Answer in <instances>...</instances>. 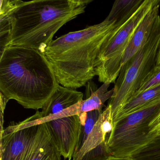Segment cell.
Returning <instances> with one entry per match:
<instances>
[{"label":"cell","instance_id":"9c48e42d","mask_svg":"<svg viewBox=\"0 0 160 160\" xmlns=\"http://www.w3.org/2000/svg\"><path fill=\"white\" fill-rule=\"evenodd\" d=\"M45 123L61 156L65 160H72L81 132L79 115L55 119Z\"/></svg>","mask_w":160,"mask_h":160},{"label":"cell","instance_id":"ffe728a7","mask_svg":"<svg viewBox=\"0 0 160 160\" xmlns=\"http://www.w3.org/2000/svg\"><path fill=\"white\" fill-rule=\"evenodd\" d=\"M103 160H135L132 158H118L110 155L105 158Z\"/></svg>","mask_w":160,"mask_h":160},{"label":"cell","instance_id":"8fae6325","mask_svg":"<svg viewBox=\"0 0 160 160\" xmlns=\"http://www.w3.org/2000/svg\"><path fill=\"white\" fill-rule=\"evenodd\" d=\"M160 0L152 6L138 26L122 58V66L132 58L148 40L159 16Z\"/></svg>","mask_w":160,"mask_h":160},{"label":"cell","instance_id":"7a4b0ae2","mask_svg":"<svg viewBox=\"0 0 160 160\" xmlns=\"http://www.w3.org/2000/svg\"><path fill=\"white\" fill-rule=\"evenodd\" d=\"M59 83L51 64L41 51L9 46L1 53L0 92L24 108L42 109Z\"/></svg>","mask_w":160,"mask_h":160},{"label":"cell","instance_id":"5b68a950","mask_svg":"<svg viewBox=\"0 0 160 160\" xmlns=\"http://www.w3.org/2000/svg\"><path fill=\"white\" fill-rule=\"evenodd\" d=\"M0 133V160L61 159L46 123Z\"/></svg>","mask_w":160,"mask_h":160},{"label":"cell","instance_id":"30bf717a","mask_svg":"<svg viewBox=\"0 0 160 160\" xmlns=\"http://www.w3.org/2000/svg\"><path fill=\"white\" fill-rule=\"evenodd\" d=\"M108 100L107 94L101 89L93 92L90 97L72 106L59 113L41 118L32 116L22 122H11L9 127L12 130H18L37 124H42L55 119L61 118L74 115H79L83 112L94 110H102L104 103Z\"/></svg>","mask_w":160,"mask_h":160},{"label":"cell","instance_id":"6da1fadb","mask_svg":"<svg viewBox=\"0 0 160 160\" xmlns=\"http://www.w3.org/2000/svg\"><path fill=\"white\" fill-rule=\"evenodd\" d=\"M124 24L107 17L99 24L53 40L43 54L59 84L74 89L86 86L96 76L94 64L103 45Z\"/></svg>","mask_w":160,"mask_h":160},{"label":"cell","instance_id":"d6986e66","mask_svg":"<svg viewBox=\"0 0 160 160\" xmlns=\"http://www.w3.org/2000/svg\"><path fill=\"white\" fill-rule=\"evenodd\" d=\"M150 132L152 134L160 135V112L149 124Z\"/></svg>","mask_w":160,"mask_h":160},{"label":"cell","instance_id":"44dd1931","mask_svg":"<svg viewBox=\"0 0 160 160\" xmlns=\"http://www.w3.org/2000/svg\"><path fill=\"white\" fill-rule=\"evenodd\" d=\"M160 48L159 50V54H158V59H157V66H160Z\"/></svg>","mask_w":160,"mask_h":160},{"label":"cell","instance_id":"e0dca14e","mask_svg":"<svg viewBox=\"0 0 160 160\" xmlns=\"http://www.w3.org/2000/svg\"><path fill=\"white\" fill-rule=\"evenodd\" d=\"M131 158L135 160H160V135L136 152Z\"/></svg>","mask_w":160,"mask_h":160},{"label":"cell","instance_id":"277c9868","mask_svg":"<svg viewBox=\"0 0 160 160\" xmlns=\"http://www.w3.org/2000/svg\"><path fill=\"white\" fill-rule=\"evenodd\" d=\"M160 48V17L156 19L147 42L122 66L115 81L114 93L108 105L112 120L140 88L146 78L157 66Z\"/></svg>","mask_w":160,"mask_h":160},{"label":"cell","instance_id":"ac0fdd59","mask_svg":"<svg viewBox=\"0 0 160 160\" xmlns=\"http://www.w3.org/2000/svg\"><path fill=\"white\" fill-rule=\"evenodd\" d=\"M160 84V65L156 66L151 72L150 73L146 78L140 88L135 95Z\"/></svg>","mask_w":160,"mask_h":160},{"label":"cell","instance_id":"8992f818","mask_svg":"<svg viewBox=\"0 0 160 160\" xmlns=\"http://www.w3.org/2000/svg\"><path fill=\"white\" fill-rule=\"evenodd\" d=\"M160 112V102L134 112L116 122L107 139L111 155L131 158L157 135L150 132L149 124Z\"/></svg>","mask_w":160,"mask_h":160},{"label":"cell","instance_id":"2e32d148","mask_svg":"<svg viewBox=\"0 0 160 160\" xmlns=\"http://www.w3.org/2000/svg\"><path fill=\"white\" fill-rule=\"evenodd\" d=\"M102 112V110H92L88 112H83L79 115L81 124V132L77 148L75 153L77 152L82 148Z\"/></svg>","mask_w":160,"mask_h":160},{"label":"cell","instance_id":"4fadbf2b","mask_svg":"<svg viewBox=\"0 0 160 160\" xmlns=\"http://www.w3.org/2000/svg\"><path fill=\"white\" fill-rule=\"evenodd\" d=\"M160 102V84L148 89L131 98L113 121V125L119 120Z\"/></svg>","mask_w":160,"mask_h":160},{"label":"cell","instance_id":"7c38bea8","mask_svg":"<svg viewBox=\"0 0 160 160\" xmlns=\"http://www.w3.org/2000/svg\"><path fill=\"white\" fill-rule=\"evenodd\" d=\"M83 98L82 92L59 84L42 111L37 110L33 116L37 118H41L57 114L83 101Z\"/></svg>","mask_w":160,"mask_h":160},{"label":"cell","instance_id":"3957f363","mask_svg":"<svg viewBox=\"0 0 160 160\" xmlns=\"http://www.w3.org/2000/svg\"><path fill=\"white\" fill-rule=\"evenodd\" d=\"M92 0H17L12 15L8 47L33 48L43 53L56 32L85 12Z\"/></svg>","mask_w":160,"mask_h":160},{"label":"cell","instance_id":"ba28073f","mask_svg":"<svg viewBox=\"0 0 160 160\" xmlns=\"http://www.w3.org/2000/svg\"><path fill=\"white\" fill-rule=\"evenodd\" d=\"M113 128L111 107L108 105L103 111L80 150L72 160H100L109 153L107 139Z\"/></svg>","mask_w":160,"mask_h":160},{"label":"cell","instance_id":"52a82bcc","mask_svg":"<svg viewBox=\"0 0 160 160\" xmlns=\"http://www.w3.org/2000/svg\"><path fill=\"white\" fill-rule=\"evenodd\" d=\"M157 0H144L138 10L116 34L104 43L95 61L100 82H115L121 71L122 58L136 28Z\"/></svg>","mask_w":160,"mask_h":160},{"label":"cell","instance_id":"5bb4252c","mask_svg":"<svg viewBox=\"0 0 160 160\" xmlns=\"http://www.w3.org/2000/svg\"><path fill=\"white\" fill-rule=\"evenodd\" d=\"M17 0H1L0 9V49L1 53L8 47L12 29V15Z\"/></svg>","mask_w":160,"mask_h":160},{"label":"cell","instance_id":"9a60e30c","mask_svg":"<svg viewBox=\"0 0 160 160\" xmlns=\"http://www.w3.org/2000/svg\"><path fill=\"white\" fill-rule=\"evenodd\" d=\"M144 0H116L108 17L125 24L133 15Z\"/></svg>","mask_w":160,"mask_h":160}]
</instances>
